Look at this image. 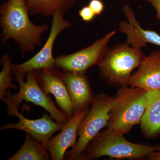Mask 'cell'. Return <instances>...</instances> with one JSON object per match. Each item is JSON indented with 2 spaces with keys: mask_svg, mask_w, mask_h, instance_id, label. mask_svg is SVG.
<instances>
[{
  "mask_svg": "<svg viewBox=\"0 0 160 160\" xmlns=\"http://www.w3.org/2000/svg\"><path fill=\"white\" fill-rule=\"evenodd\" d=\"M25 0H7L0 6L1 45L10 39L16 43L23 54L34 52L42 44V35L48 25H35L29 19Z\"/></svg>",
  "mask_w": 160,
  "mask_h": 160,
  "instance_id": "obj_1",
  "label": "cell"
},
{
  "mask_svg": "<svg viewBox=\"0 0 160 160\" xmlns=\"http://www.w3.org/2000/svg\"><path fill=\"white\" fill-rule=\"evenodd\" d=\"M124 135L114 129L100 132L88 144L79 160H95L103 156L118 159H142L160 149L159 146L131 142Z\"/></svg>",
  "mask_w": 160,
  "mask_h": 160,
  "instance_id": "obj_2",
  "label": "cell"
},
{
  "mask_svg": "<svg viewBox=\"0 0 160 160\" xmlns=\"http://www.w3.org/2000/svg\"><path fill=\"white\" fill-rule=\"evenodd\" d=\"M147 92L138 87L121 86L114 97L107 129L125 134L140 124L146 110Z\"/></svg>",
  "mask_w": 160,
  "mask_h": 160,
  "instance_id": "obj_3",
  "label": "cell"
},
{
  "mask_svg": "<svg viewBox=\"0 0 160 160\" xmlns=\"http://www.w3.org/2000/svg\"><path fill=\"white\" fill-rule=\"evenodd\" d=\"M145 56L142 49L126 42L116 44L98 66L100 77L112 85L129 86L132 72L139 67Z\"/></svg>",
  "mask_w": 160,
  "mask_h": 160,
  "instance_id": "obj_4",
  "label": "cell"
},
{
  "mask_svg": "<svg viewBox=\"0 0 160 160\" xmlns=\"http://www.w3.org/2000/svg\"><path fill=\"white\" fill-rule=\"evenodd\" d=\"M113 99L114 97L106 93L96 95L91 108L79 127L78 139L74 147L66 152L64 160H79L89 142L102 129L108 126Z\"/></svg>",
  "mask_w": 160,
  "mask_h": 160,
  "instance_id": "obj_5",
  "label": "cell"
},
{
  "mask_svg": "<svg viewBox=\"0 0 160 160\" xmlns=\"http://www.w3.org/2000/svg\"><path fill=\"white\" fill-rule=\"evenodd\" d=\"M16 81L19 86V91L16 94H11L10 90L3 101L6 106L17 109L19 108L23 101L33 103L42 107L49 112L51 118L57 122L65 124L68 121L66 114L58 109L49 95L46 94L38 83L35 72L25 75L22 72L12 70Z\"/></svg>",
  "mask_w": 160,
  "mask_h": 160,
  "instance_id": "obj_6",
  "label": "cell"
},
{
  "mask_svg": "<svg viewBox=\"0 0 160 160\" xmlns=\"http://www.w3.org/2000/svg\"><path fill=\"white\" fill-rule=\"evenodd\" d=\"M116 32V30L109 32L90 46L73 53L59 56L55 58V67L65 72L86 73L89 68L98 66L102 61Z\"/></svg>",
  "mask_w": 160,
  "mask_h": 160,
  "instance_id": "obj_7",
  "label": "cell"
},
{
  "mask_svg": "<svg viewBox=\"0 0 160 160\" xmlns=\"http://www.w3.org/2000/svg\"><path fill=\"white\" fill-rule=\"evenodd\" d=\"M72 26L65 19L63 14L57 12L52 17L51 28L48 38L42 49L33 57L18 64H12V70L25 75L38 69L55 68V58L52 54L53 46L57 38L65 29Z\"/></svg>",
  "mask_w": 160,
  "mask_h": 160,
  "instance_id": "obj_8",
  "label": "cell"
},
{
  "mask_svg": "<svg viewBox=\"0 0 160 160\" xmlns=\"http://www.w3.org/2000/svg\"><path fill=\"white\" fill-rule=\"evenodd\" d=\"M7 107V116L17 117L19 121L16 124L9 123L1 126L0 130L15 129L25 132L45 147L52 135L61 131L65 124L54 122L51 117L46 113L37 119L26 118L22 113H20L18 109L10 106Z\"/></svg>",
  "mask_w": 160,
  "mask_h": 160,
  "instance_id": "obj_9",
  "label": "cell"
},
{
  "mask_svg": "<svg viewBox=\"0 0 160 160\" xmlns=\"http://www.w3.org/2000/svg\"><path fill=\"white\" fill-rule=\"evenodd\" d=\"M38 83L46 94H52L60 109L68 119L73 114L69 92L62 77V72L57 68L35 70Z\"/></svg>",
  "mask_w": 160,
  "mask_h": 160,
  "instance_id": "obj_10",
  "label": "cell"
},
{
  "mask_svg": "<svg viewBox=\"0 0 160 160\" xmlns=\"http://www.w3.org/2000/svg\"><path fill=\"white\" fill-rule=\"evenodd\" d=\"M89 109V107L74 114L65 124L61 132L48 141L46 147L52 160H64L68 149L74 147L77 142L80 124Z\"/></svg>",
  "mask_w": 160,
  "mask_h": 160,
  "instance_id": "obj_11",
  "label": "cell"
},
{
  "mask_svg": "<svg viewBox=\"0 0 160 160\" xmlns=\"http://www.w3.org/2000/svg\"><path fill=\"white\" fill-rule=\"evenodd\" d=\"M122 11L127 21L119 22V30L126 35L127 42L141 49L147 47L148 43L160 47V35L155 30L143 29L129 5H124Z\"/></svg>",
  "mask_w": 160,
  "mask_h": 160,
  "instance_id": "obj_12",
  "label": "cell"
},
{
  "mask_svg": "<svg viewBox=\"0 0 160 160\" xmlns=\"http://www.w3.org/2000/svg\"><path fill=\"white\" fill-rule=\"evenodd\" d=\"M62 77L68 90L73 114L91 106L95 95L89 78L85 73L62 72Z\"/></svg>",
  "mask_w": 160,
  "mask_h": 160,
  "instance_id": "obj_13",
  "label": "cell"
},
{
  "mask_svg": "<svg viewBox=\"0 0 160 160\" xmlns=\"http://www.w3.org/2000/svg\"><path fill=\"white\" fill-rule=\"evenodd\" d=\"M138 70L132 74L129 86L146 91L160 90V50L145 56Z\"/></svg>",
  "mask_w": 160,
  "mask_h": 160,
  "instance_id": "obj_14",
  "label": "cell"
},
{
  "mask_svg": "<svg viewBox=\"0 0 160 160\" xmlns=\"http://www.w3.org/2000/svg\"><path fill=\"white\" fill-rule=\"evenodd\" d=\"M141 131L147 138L160 135V90L147 92L145 113L140 123Z\"/></svg>",
  "mask_w": 160,
  "mask_h": 160,
  "instance_id": "obj_15",
  "label": "cell"
},
{
  "mask_svg": "<svg viewBox=\"0 0 160 160\" xmlns=\"http://www.w3.org/2000/svg\"><path fill=\"white\" fill-rule=\"evenodd\" d=\"M77 0H25L29 15L41 14L45 18L57 12L63 15L74 7Z\"/></svg>",
  "mask_w": 160,
  "mask_h": 160,
  "instance_id": "obj_16",
  "label": "cell"
},
{
  "mask_svg": "<svg viewBox=\"0 0 160 160\" xmlns=\"http://www.w3.org/2000/svg\"><path fill=\"white\" fill-rule=\"evenodd\" d=\"M8 160H49L51 156L46 147L26 133V139L19 150Z\"/></svg>",
  "mask_w": 160,
  "mask_h": 160,
  "instance_id": "obj_17",
  "label": "cell"
},
{
  "mask_svg": "<svg viewBox=\"0 0 160 160\" xmlns=\"http://www.w3.org/2000/svg\"><path fill=\"white\" fill-rule=\"evenodd\" d=\"M12 58L8 53H5L2 56L0 59L1 65L2 66L0 72V100L3 101L7 94V91L9 88L17 89L18 86L12 83Z\"/></svg>",
  "mask_w": 160,
  "mask_h": 160,
  "instance_id": "obj_18",
  "label": "cell"
},
{
  "mask_svg": "<svg viewBox=\"0 0 160 160\" xmlns=\"http://www.w3.org/2000/svg\"><path fill=\"white\" fill-rule=\"evenodd\" d=\"M79 14L83 22L87 23L91 22L96 16L89 6H84L80 9Z\"/></svg>",
  "mask_w": 160,
  "mask_h": 160,
  "instance_id": "obj_19",
  "label": "cell"
},
{
  "mask_svg": "<svg viewBox=\"0 0 160 160\" xmlns=\"http://www.w3.org/2000/svg\"><path fill=\"white\" fill-rule=\"evenodd\" d=\"M88 6L96 15H100L104 11V4L101 0H91Z\"/></svg>",
  "mask_w": 160,
  "mask_h": 160,
  "instance_id": "obj_20",
  "label": "cell"
},
{
  "mask_svg": "<svg viewBox=\"0 0 160 160\" xmlns=\"http://www.w3.org/2000/svg\"><path fill=\"white\" fill-rule=\"evenodd\" d=\"M151 4V6L154 8L156 11V18L160 21V0H146Z\"/></svg>",
  "mask_w": 160,
  "mask_h": 160,
  "instance_id": "obj_21",
  "label": "cell"
},
{
  "mask_svg": "<svg viewBox=\"0 0 160 160\" xmlns=\"http://www.w3.org/2000/svg\"><path fill=\"white\" fill-rule=\"evenodd\" d=\"M146 158L148 160H160V149L151 152L147 156Z\"/></svg>",
  "mask_w": 160,
  "mask_h": 160,
  "instance_id": "obj_22",
  "label": "cell"
}]
</instances>
